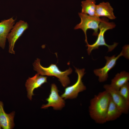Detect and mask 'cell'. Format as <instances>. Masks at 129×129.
<instances>
[{"label":"cell","mask_w":129,"mask_h":129,"mask_svg":"<svg viewBox=\"0 0 129 129\" xmlns=\"http://www.w3.org/2000/svg\"><path fill=\"white\" fill-rule=\"evenodd\" d=\"M16 20L12 17L0 22V47L3 49L5 48L7 36L13 27Z\"/></svg>","instance_id":"cell-11"},{"label":"cell","mask_w":129,"mask_h":129,"mask_svg":"<svg viewBox=\"0 0 129 129\" xmlns=\"http://www.w3.org/2000/svg\"><path fill=\"white\" fill-rule=\"evenodd\" d=\"M119 91L127 103L129 104V83L128 82L122 86Z\"/></svg>","instance_id":"cell-17"},{"label":"cell","mask_w":129,"mask_h":129,"mask_svg":"<svg viewBox=\"0 0 129 129\" xmlns=\"http://www.w3.org/2000/svg\"><path fill=\"white\" fill-rule=\"evenodd\" d=\"M78 14L81 18V22L75 26L74 29H81L83 31L85 35V42L87 44L88 43L86 35L87 30L89 29H92L94 31L93 35L97 36L98 33L99 26L101 19L97 16H92L82 12L79 13Z\"/></svg>","instance_id":"cell-4"},{"label":"cell","mask_w":129,"mask_h":129,"mask_svg":"<svg viewBox=\"0 0 129 129\" xmlns=\"http://www.w3.org/2000/svg\"><path fill=\"white\" fill-rule=\"evenodd\" d=\"M28 27L27 23L22 20L17 22L14 26L7 38L9 43V52L10 53L15 54L14 48L15 43L24 32L28 28Z\"/></svg>","instance_id":"cell-6"},{"label":"cell","mask_w":129,"mask_h":129,"mask_svg":"<svg viewBox=\"0 0 129 129\" xmlns=\"http://www.w3.org/2000/svg\"><path fill=\"white\" fill-rule=\"evenodd\" d=\"M113 9L108 2H103L96 5V16L99 17L105 16L111 20L116 19Z\"/></svg>","instance_id":"cell-13"},{"label":"cell","mask_w":129,"mask_h":129,"mask_svg":"<svg viewBox=\"0 0 129 129\" xmlns=\"http://www.w3.org/2000/svg\"><path fill=\"white\" fill-rule=\"evenodd\" d=\"M103 88L105 90L109 93L112 100L122 113H128L129 110V104L120 94L119 90L113 89L109 84L104 85Z\"/></svg>","instance_id":"cell-9"},{"label":"cell","mask_w":129,"mask_h":129,"mask_svg":"<svg viewBox=\"0 0 129 129\" xmlns=\"http://www.w3.org/2000/svg\"><path fill=\"white\" fill-rule=\"evenodd\" d=\"M33 65L34 70L40 75L54 76L58 78L64 87L67 86L70 82L68 76L71 73L72 71L70 68L62 71L59 70L55 64H51L47 67H44L41 64L40 60L38 58L35 61Z\"/></svg>","instance_id":"cell-2"},{"label":"cell","mask_w":129,"mask_h":129,"mask_svg":"<svg viewBox=\"0 0 129 129\" xmlns=\"http://www.w3.org/2000/svg\"><path fill=\"white\" fill-rule=\"evenodd\" d=\"M122 114L111 97L106 115V122L115 120L119 118Z\"/></svg>","instance_id":"cell-15"},{"label":"cell","mask_w":129,"mask_h":129,"mask_svg":"<svg viewBox=\"0 0 129 129\" xmlns=\"http://www.w3.org/2000/svg\"><path fill=\"white\" fill-rule=\"evenodd\" d=\"M15 112L13 111L9 114L6 113L4 108L2 102L0 101V124L4 129L13 128L15 124L14 118Z\"/></svg>","instance_id":"cell-12"},{"label":"cell","mask_w":129,"mask_h":129,"mask_svg":"<svg viewBox=\"0 0 129 129\" xmlns=\"http://www.w3.org/2000/svg\"><path fill=\"white\" fill-rule=\"evenodd\" d=\"M1 126L0 124V129H1Z\"/></svg>","instance_id":"cell-19"},{"label":"cell","mask_w":129,"mask_h":129,"mask_svg":"<svg viewBox=\"0 0 129 129\" xmlns=\"http://www.w3.org/2000/svg\"><path fill=\"white\" fill-rule=\"evenodd\" d=\"M110 98L109 93L105 90L95 95L91 100L89 114L96 123L103 124L106 122V115Z\"/></svg>","instance_id":"cell-1"},{"label":"cell","mask_w":129,"mask_h":129,"mask_svg":"<svg viewBox=\"0 0 129 129\" xmlns=\"http://www.w3.org/2000/svg\"><path fill=\"white\" fill-rule=\"evenodd\" d=\"M129 45H126L123 47V49L121 52L123 54V56H124L127 59H129Z\"/></svg>","instance_id":"cell-18"},{"label":"cell","mask_w":129,"mask_h":129,"mask_svg":"<svg viewBox=\"0 0 129 129\" xmlns=\"http://www.w3.org/2000/svg\"><path fill=\"white\" fill-rule=\"evenodd\" d=\"M96 3L95 0H85L82 1L81 12L92 16H97Z\"/></svg>","instance_id":"cell-16"},{"label":"cell","mask_w":129,"mask_h":129,"mask_svg":"<svg viewBox=\"0 0 129 129\" xmlns=\"http://www.w3.org/2000/svg\"><path fill=\"white\" fill-rule=\"evenodd\" d=\"M47 76L40 75L38 73L32 77H29L27 80L25 86L27 92V97L32 100V96L34 95V90L41 87L42 85L47 82Z\"/></svg>","instance_id":"cell-10"},{"label":"cell","mask_w":129,"mask_h":129,"mask_svg":"<svg viewBox=\"0 0 129 129\" xmlns=\"http://www.w3.org/2000/svg\"><path fill=\"white\" fill-rule=\"evenodd\" d=\"M122 56L123 54L121 52L117 56L114 55L110 57H105L106 62L105 66L102 68L96 69L94 70L95 74L98 77V81L100 82H103L107 80L108 77V72L115 66L117 60Z\"/></svg>","instance_id":"cell-8"},{"label":"cell","mask_w":129,"mask_h":129,"mask_svg":"<svg viewBox=\"0 0 129 129\" xmlns=\"http://www.w3.org/2000/svg\"><path fill=\"white\" fill-rule=\"evenodd\" d=\"M116 25L114 23L109 22L108 20L104 18L101 19L99 26V32L97 35L96 40L93 44L91 45L88 44L86 46L88 47L87 50L89 55L90 54L92 50L98 49L99 47L101 46H104L107 47L108 52L111 51L114 49L118 43H115L111 45L107 44L105 42L104 34L107 30L112 29Z\"/></svg>","instance_id":"cell-3"},{"label":"cell","mask_w":129,"mask_h":129,"mask_svg":"<svg viewBox=\"0 0 129 129\" xmlns=\"http://www.w3.org/2000/svg\"><path fill=\"white\" fill-rule=\"evenodd\" d=\"M58 91L56 85L54 84H52L50 93L46 99L47 103L43 105L41 108L45 109L51 107L54 110H59L64 107L65 102L63 98L59 95Z\"/></svg>","instance_id":"cell-7"},{"label":"cell","mask_w":129,"mask_h":129,"mask_svg":"<svg viewBox=\"0 0 129 129\" xmlns=\"http://www.w3.org/2000/svg\"><path fill=\"white\" fill-rule=\"evenodd\" d=\"M75 72L78 75L77 81L73 85L66 87L61 97L64 99L76 98L79 93L86 90V88L82 81V78L85 74L84 69H80L75 68Z\"/></svg>","instance_id":"cell-5"},{"label":"cell","mask_w":129,"mask_h":129,"mask_svg":"<svg viewBox=\"0 0 129 129\" xmlns=\"http://www.w3.org/2000/svg\"><path fill=\"white\" fill-rule=\"evenodd\" d=\"M129 80V73L124 71L118 73L111 81L110 86L113 89L119 90L120 88Z\"/></svg>","instance_id":"cell-14"}]
</instances>
